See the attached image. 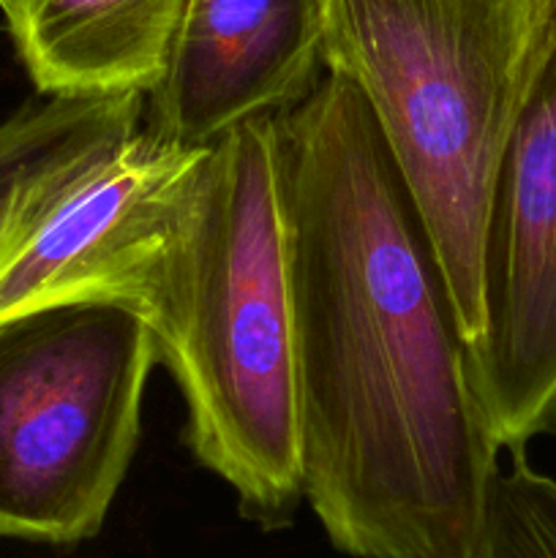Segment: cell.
Listing matches in <instances>:
<instances>
[{
	"mask_svg": "<svg viewBox=\"0 0 556 558\" xmlns=\"http://www.w3.org/2000/svg\"><path fill=\"white\" fill-rule=\"evenodd\" d=\"M469 558H556V480L534 472L523 450L491 474Z\"/></svg>",
	"mask_w": 556,
	"mask_h": 558,
	"instance_id": "obj_10",
	"label": "cell"
},
{
	"mask_svg": "<svg viewBox=\"0 0 556 558\" xmlns=\"http://www.w3.org/2000/svg\"><path fill=\"white\" fill-rule=\"evenodd\" d=\"M185 0H0L41 96L142 93L161 76Z\"/></svg>",
	"mask_w": 556,
	"mask_h": 558,
	"instance_id": "obj_8",
	"label": "cell"
},
{
	"mask_svg": "<svg viewBox=\"0 0 556 558\" xmlns=\"http://www.w3.org/2000/svg\"><path fill=\"white\" fill-rule=\"evenodd\" d=\"M469 376L499 450L556 434V0L491 183Z\"/></svg>",
	"mask_w": 556,
	"mask_h": 558,
	"instance_id": "obj_6",
	"label": "cell"
},
{
	"mask_svg": "<svg viewBox=\"0 0 556 558\" xmlns=\"http://www.w3.org/2000/svg\"><path fill=\"white\" fill-rule=\"evenodd\" d=\"M545 41V0H327L325 69L368 104L480 332V243L505 142Z\"/></svg>",
	"mask_w": 556,
	"mask_h": 558,
	"instance_id": "obj_3",
	"label": "cell"
},
{
	"mask_svg": "<svg viewBox=\"0 0 556 558\" xmlns=\"http://www.w3.org/2000/svg\"><path fill=\"white\" fill-rule=\"evenodd\" d=\"M273 129L303 501L352 558H469L501 450L439 251L347 76Z\"/></svg>",
	"mask_w": 556,
	"mask_h": 558,
	"instance_id": "obj_1",
	"label": "cell"
},
{
	"mask_svg": "<svg viewBox=\"0 0 556 558\" xmlns=\"http://www.w3.org/2000/svg\"><path fill=\"white\" fill-rule=\"evenodd\" d=\"M327 0H185L142 123L183 147L294 107L325 74Z\"/></svg>",
	"mask_w": 556,
	"mask_h": 558,
	"instance_id": "obj_7",
	"label": "cell"
},
{
	"mask_svg": "<svg viewBox=\"0 0 556 558\" xmlns=\"http://www.w3.org/2000/svg\"><path fill=\"white\" fill-rule=\"evenodd\" d=\"M153 365L156 338L129 305L0 322V537L74 545L101 532L140 445Z\"/></svg>",
	"mask_w": 556,
	"mask_h": 558,
	"instance_id": "obj_4",
	"label": "cell"
},
{
	"mask_svg": "<svg viewBox=\"0 0 556 558\" xmlns=\"http://www.w3.org/2000/svg\"><path fill=\"white\" fill-rule=\"evenodd\" d=\"M150 332L183 392L196 461L251 523L289 526L303 477L273 118L207 145Z\"/></svg>",
	"mask_w": 556,
	"mask_h": 558,
	"instance_id": "obj_2",
	"label": "cell"
},
{
	"mask_svg": "<svg viewBox=\"0 0 556 558\" xmlns=\"http://www.w3.org/2000/svg\"><path fill=\"white\" fill-rule=\"evenodd\" d=\"M142 109V93H93L49 96L5 118L0 123V243L41 180L82 153L134 131Z\"/></svg>",
	"mask_w": 556,
	"mask_h": 558,
	"instance_id": "obj_9",
	"label": "cell"
},
{
	"mask_svg": "<svg viewBox=\"0 0 556 558\" xmlns=\"http://www.w3.org/2000/svg\"><path fill=\"white\" fill-rule=\"evenodd\" d=\"M205 150L140 123L41 180L0 243V322L120 303L153 327Z\"/></svg>",
	"mask_w": 556,
	"mask_h": 558,
	"instance_id": "obj_5",
	"label": "cell"
}]
</instances>
